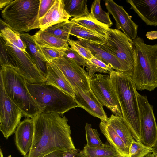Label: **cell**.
Masks as SVG:
<instances>
[{
    "mask_svg": "<svg viewBox=\"0 0 157 157\" xmlns=\"http://www.w3.org/2000/svg\"><path fill=\"white\" fill-rule=\"evenodd\" d=\"M32 118L34 132L27 157H43L55 151L76 149L68 120L65 116L41 112Z\"/></svg>",
    "mask_w": 157,
    "mask_h": 157,
    "instance_id": "obj_1",
    "label": "cell"
},
{
    "mask_svg": "<svg viewBox=\"0 0 157 157\" xmlns=\"http://www.w3.org/2000/svg\"><path fill=\"white\" fill-rule=\"evenodd\" d=\"M109 75L119 103L122 117L135 140L141 142L136 86L129 75L114 70Z\"/></svg>",
    "mask_w": 157,
    "mask_h": 157,
    "instance_id": "obj_2",
    "label": "cell"
},
{
    "mask_svg": "<svg viewBox=\"0 0 157 157\" xmlns=\"http://www.w3.org/2000/svg\"><path fill=\"white\" fill-rule=\"evenodd\" d=\"M133 41L135 63L132 78L137 90L151 91L157 87V44H147L138 36Z\"/></svg>",
    "mask_w": 157,
    "mask_h": 157,
    "instance_id": "obj_3",
    "label": "cell"
},
{
    "mask_svg": "<svg viewBox=\"0 0 157 157\" xmlns=\"http://www.w3.org/2000/svg\"><path fill=\"white\" fill-rule=\"evenodd\" d=\"M0 78L7 95L21 109L23 116L32 118L43 112V109L29 92L26 80L14 68L1 67Z\"/></svg>",
    "mask_w": 157,
    "mask_h": 157,
    "instance_id": "obj_4",
    "label": "cell"
},
{
    "mask_svg": "<svg viewBox=\"0 0 157 157\" xmlns=\"http://www.w3.org/2000/svg\"><path fill=\"white\" fill-rule=\"evenodd\" d=\"M40 3V0H13L2 10L5 25L19 33L39 28Z\"/></svg>",
    "mask_w": 157,
    "mask_h": 157,
    "instance_id": "obj_5",
    "label": "cell"
},
{
    "mask_svg": "<svg viewBox=\"0 0 157 157\" xmlns=\"http://www.w3.org/2000/svg\"><path fill=\"white\" fill-rule=\"evenodd\" d=\"M27 85L34 99L43 109V112L62 115L72 109L79 107L73 97L53 85L27 82Z\"/></svg>",
    "mask_w": 157,
    "mask_h": 157,
    "instance_id": "obj_6",
    "label": "cell"
},
{
    "mask_svg": "<svg viewBox=\"0 0 157 157\" xmlns=\"http://www.w3.org/2000/svg\"><path fill=\"white\" fill-rule=\"evenodd\" d=\"M98 44L115 56L123 67L127 74L132 75L134 67V47L133 40L123 32L109 28L104 42Z\"/></svg>",
    "mask_w": 157,
    "mask_h": 157,
    "instance_id": "obj_7",
    "label": "cell"
},
{
    "mask_svg": "<svg viewBox=\"0 0 157 157\" xmlns=\"http://www.w3.org/2000/svg\"><path fill=\"white\" fill-rule=\"evenodd\" d=\"M5 43L12 67L28 83L35 84L45 83L46 78L28 52L21 51L9 42Z\"/></svg>",
    "mask_w": 157,
    "mask_h": 157,
    "instance_id": "obj_8",
    "label": "cell"
},
{
    "mask_svg": "<svg viewBox=\"0 0 157 157\" xmlns=\"http://www.w3.org/2000/svg\"><path fill=\"white\" fill-rule=\"evenodd\" d=\"M90 89L100 103L113 114L122 117L119 103L109 75L94 74L90 79Z\"/></svg>",
    "mask_w": 157,
    "mask_h": 157,
    "instance_id": "obj_9",
    "label": "cell"
},
{
    "mask_svg": "<svg viewBox=\"0 0 157 157\" xmlns=\"http://www.w3.org/2000/svg\"><path fill=\"white\" fill-rule=\"evenodd\" d=\"M23 116L21 111L7 95L0 78V130L6 139L15 133Z\"/></svg>",
    "mask_w": 157,
    "mask_h": 157,
    "instance_id": "obj_10",
    "label": "cell"
},
{
    "mask_svg": "<svg viewBox=\"0 0 157 157\" xmlns=\"http://www.w3.org/2000/svg\"><path fill=\"white\" fill-rule=\"evenodd\" d=\"M139 111L141 142L146 146L153 147L157 144V124L153 106L146 96L136 92Z\"/></svg>",
    "mask_w": 157,
    "mask_h": 157,
    "instance_id": "obj_11",
    "label": "cell"
},
{
    "mask_svg": "<svg viewBox=\"0 0 157 157\" xmlns=\"http://www.w3.org/2000/svg\"><path fill=\"white\" fill-rule=\"evenodd\" d=\"M49 62L54 63L61 70L74 91L80 90L86 93L91 90L87 72L75 61L63 57Z\"/></svg>",
    "mask_w": 157,
    "mask_h": 157,
    "instance_id": "obj_12",
    "label": "cell"
},
{
    "mask_svg": "<svg viewBox=\"0 0 157 157\" xmlns=\"http://www.w3.org/2000/svg\"><path fill=\"white\" fill-rule=\"evenodd\" d=\"M105 5L108 12L115 20L117 29H121L130 39L133 40L137 37L138 25L132 19L123 7L113 0H105Z\"/></svg>",
    "mask_w": 157,
    "mask_h": 157,
    "instance_id": "obj_13",
    "label": "cell"
},
{
    "mask_svg": "<svg viewBox=\"0 0 157 157\" xmlns=\"http://www.w3.org/2000/svg\"><path fill=\"white\" fill-rule=\"evenodd\" d=\"M34 132L33 121L32 118H29L21 122L15 130V144L23 157H27L31 149Z\"/></svg>",
    "mask_w": 157,
    "mask_h": 157,
    "instance_id": "obj_14",
    "label": "cell"
},
{
    "mask_svg": "<svg viewBox=\"0 0 157 157\" xmlns=\"http://www.w3.org/2000/svg\"><path fill=\"white\" fill-rule=\"evenodd\" d=\"M74 98L76 103L81 107L94 117L101 121H105L108 118L103 106L99 102L92 92L85 93L80 90L74 91Z\"/></svg>",
    "mask_w": 157,
    "mask_h": 157,
    "instance_id": "obj_15",
    "label": "cell"
},
{
    "mask_svg": "<svg viewBox=\"0 0 157 157\" xmlns=\"http://www.w3.org/2000/svg\"><path fill=\"white\" fill-rule=\"evenodd\" d=\"M126 2L147 25H157V0H127Z\"/></svg>",
    "mask_w": 157,
    "mask_h": 157,
    "instance_id": "obj_16",
    "label": "cell"
},
{
    "mask_svg": "<svg viewBox=\"0 0 157 157\" xmlns=\"http://www.w3.org/2000/svg\"><path fill=\"white\" fill-rule=\"evenodd\" d=\"M71 17L64 8L63 0H56L45 15L39 21V28L44 30L57 24L68 21Z\"/></svg>",
    "mask_w": 157,
    "mask_h": 157,
    "instance_id": "obj_17",
    "label": "cell"
},
{
    "mask_svg": "<svg viewBox=\"0 0 157 157\" xmlns=\"http://www.w3.org/2000/svg\"><path fill=\"white\" fill-rule=\"evenodd\" d=\"M78 39L81 44L88 48L94 56L106 64L110 65L115 71L126 74L123 67L118 59L100 46L97 43L81 39Z\"/></svg>",
    "mask_w": 157,
    "mask_h": 157,
    "instance_id": "obj_18",
    "label": "cell"
},
{
    "mask_svg": "<svg viewBox=\"0 0 157 157\" xmlns=\"http://www.w3.org/2000/svg\"><path fill=\"white\" fill-rule=\"evenodd\" d=\"M47 75L45 83L53 85L74 97L75 92L61 70L54 63L47 62Z\"/></svg>",
    "mask_w": 157,
    "mask_h": 157,
    "instance_id": "obj_19",
    "label": "cell"
},
{
    "mask_svg": "<svg viewBox=\"0 0 157 157\" xmlns=\"http://www.w3.org/2000/svg\"><path fill=\"white\" fill-rule=\"evenodd\" d=\"M99 127L110 145L121 157H129V148L106 120L101 121Z\"/></svg>",
    "mask_w": 157,
    "mask_h": 157,
    "instance_id": "obj_20",
    "label": "cell"
},
{
    "mask_svg": "<svg viewBox=\"0 0 157 157\" xmlns=\"http://www.w3.org/2000/svg\"><path fill=\"white\" fill-rule=\"evenodd\" d=\"M20 35L21 39L26 44V51L32 57L40 72L46 78L47 75V62H44L42 59L32 36L26 33H20Z\"/></svg>",
    "mask_w": 157,
    "mask_h": 157,
    "instance_id": "obj_21",
    "label": "cell"
},
{
    "mask_svg": "<svg viewBox=\"0 0 157 157\" xmlns=\"http://www.w3.org/2000/svg\"><path fill=\"white\" fill-rule=\"evenodd\" d=\"M32 38L36 45L40 47L66 48L69 46L67 41L41 29L32 35Z\"/></svg>",
    "mask_w": 157,
    "mask_h": 157,
    "instance_id": "obj_22",
    "label": "cell"
},
{
    "mask_svg": "<svg viewBox=\"0 0 157 157\" xmlns=\"http://www.w3.org/2000/svg\"><path fill=\"white\" fill-rule=\"evenodd\" d=\"M106 121L129 148L132 142L135 140L122 117L113 114Z\"/></svg>",
    "mask_w": 157,
    "mask_h": 157,
    "instance_id": "obj_23",
    "label": "cell"
},
{
    "mask_svg": "<svg viewBox=\"0 0 157 157\" xmlns=\"http://www.w3.org/2000/svg\"><path fill=\"white\" fill-rule=\"evenodd\" d=\"M71 20L86 29L91 30L105 38L110 28L109 26L98 21L91 14L78 18H71Z\"/></svg>",
    "mask_w": 157,
    "mask_h": 157,
    "instance_id": "obj_24",
    "label": "cell"
},
{
    "mask_svg": "<svg viewBox=\"0 0 157 157\" xmlns=\"http://www.w3.org/2000/svg\"><path fill=\"white\" fill-rule=\"evenodd\" d=\"M64 9L71 17L78 18L86 16L90 13L86 0H63Z\"/></svg>",
    "mask_w": 157,
    "mask_h": 157,
    "instance_id": "obj_25",
    "label": "cell"
},
{
    "mask_svg": "<svg viewBox=\"0 0 157 157\" xmlns=\"http://www.w3.org/2000/svg\"><path fill=\"white\" fill-rule=\"evenodd\" d=\"M71 21L72 22V25L70 35L75 36L78 39L97 43H102L104 42L105 37L104 36Z\"/></svg>",
    "mask_w": 157,
    "mask_h": 157,
    "instance_id": "obj_26",
    "label": "cell"
},
{
    "mask_svg": "<svg viewBox=\"0 0 157 157\" xmlns=\"http://www.w3.org/2000/svg\"><path fill=\"white\" fill-rule=\"evenodd\" d=\"M86 157H122L107 143L105 146L92 147L86 144L83 150Z\"/></svg>",
    "mask_w": 157,
    "mask_h": 157,
    "instance_id": "obj_27",
    "label": "cell"
},
{
    "mask_svg": "<svg viewBox=\"0 0 157 157\" xmlns=\"http://www.w3.org/2000/svg\"><path fill=\"white\" fill-rule=\"evenodd\" d=\"M0 36L5 42L12 44L24 52H26V44L21 39L20 33L6 26L1 29Z\"/></svg>",
    "mask_w": 157,
    "mask_h": 157,
    "instance_id": "obj_28",
    "label": "cell"
},
{
    "mask_svg": "<svg viewBox=\"0 0 157 157\" xmlns=\"http://www.w3.org/2000/svg\"><path fill=\"white\" fill-rule=\"evenodd\" d=\"M86 70L90 79L96 72L110 74V73L114 70L111 66L106 64L94 56L90 60H86Z\"/></svg>",
    "mask_w": 157,
    "mask_h": 157,
    "instance_id": "obj_29",
    "label": "cell"
},
{
    "mask_svg": "<svg viewBox=\"0 0 157 157\" xmlns=\"http://www.w3.org/2000/svg\"><path fill=\"white\" fill-rule=\"evenodd\" d=\"M72 22L70 20L59 23L44 30L47 33L67 41L70 39Z\"/></svg>",
    "mask_w": 157,
    "mask_h": 157,
    "instance_id": "obj_30",
    "label": "cell"
},
{
    "mask_svg": "<svg viewBox=\"0 0 157 157\" xmlns=\"http://www.w3.org/2000/svg\"><path fill=\"white\" fill-rule=\"evenodd\" d=\"M100 2V0H96L93 2L91 6L90 13L98 21L110 28L113 23L109 17V13L104 11L102 9Z\"/></svg>",
    "mask_w": 157,
    "mask_h": 157,
    "instance_id": "obj_31",
    "label": "cell"
},
{
    "mask_svg": "<svg viewBox=\"0 0 157 157\" xmlns=\"http://www.w3.org/2000/svg\"><path fill=\"white\" fill-rule=\"evenodd\" d=\"M37 46L41 58L45 62H49L53 59L63 57L66 48Z\"/></svg>",
    "mask_w": 157,
    "mask_h": 157,
    "instance_id": "obj_32",
    "label": "cell"
},
{
    "mask_svg": "<svg viewBox=\"0 0 157 157\" xmlns=\"http://www.w3.org/2000/svg\"><path fill=\"white\" fill-rule=\"evenodd\" d=\"M87 145L92 147H99L105 146L99 137L97 130L92 128L91 125L86 123L85 126Z\"/></svg>",
    "mask_w": 157,
    "mask_h": 157,
    "instance_id": "obj_33",
    "label": "cell"
},
{
    "mask_svg": "<svg viewBox=\"0 0 157 157\" xmlns=\"http://www.w3.org/2000/svg\"><path fill=\"white\" fill-rule=\"evenodd\" d=\"M152 152L153 148L148 147L134 140L129 147V157H144Z\"/></svg>",
    "mask_w": 157,
    "mask_h": 157,
    "instance_id": "obj_34",
    "label": "cell"
},
{
    "mask_svg": "<svg viewBox=\"0 0 157 157\" xmlns=\"http://www.w3.org/2000/svg\"><path fill=\"white\" fill-rule=\"evenodd\" d=\"M43 157H86L83 150L78 149L53 151Z\"/></svg>",
    "mask_w": 157,
    "mask_h": 157,
    "instance_id": "obj_35",
    "label": "cell"
},
{
    "mask_svg": "<svg viewBox=\"0 0 157 157\" xmlns=\"http://www.w3.org/2000/svg\"><path fill=\"white\" fill-rule=\"evenodd\" d=\"M67 42L71 48L86 60H90L94 56L91 51L81 44L79 40H74L70 39L67 41Z\"/></svg>",
    "mask_w": 157,
    "mask_h": 157,
    "instance_id": "obj_36",
    "label": "cell"
},
{
    "mask_svg": "<svg viewBox=\"0 0 157 157\" xmlns=\"http://www.w3.org/2000/svg\"><path fill=\"white\" fill-rule=\"evenodd\" d=\"M63 57L73 60L83 68L86 66V60L69 46L65 49Z\"/></svg>",
    "mask_w": 157,
    "mask_h": 157,
    "instance_id": "obj_37",
    "label": "cell"
},
{
    "mask_svg": "<svg viewBox=\"0 0 157 157\" xmlns=\"http://www.w3.org/2000/svg\"><path fill=\"white\" fill-rule=\"evenodd\" d=\"M56 1V0H40L38 15V20L39 22L45 15Z\"/></svg>",
    "mask_w": 157,
    "mask_h": 157,
    "instance_id": "obj_38",
    "label": "cell"
},
{
    "mask_svg": "<svg viewBox=\"0 0 157 157\" xmlns=\"http://www.w3.org/2000/svg\"><path fill=\"white\" fill-rule=\"evenodd\" d=\"M0 63L1 67L6 66L12 67L10 58L6 50L5 42L1 37Z\"/></svg>",
    "mask_w": 157,
    "mask_h": 157,
    "instance_id": "obj_39",
    "label": "cell"
},
{
    "mask_svg": "<svg viewBox=\"0 0 157 157\" xmlns=\"http://www.w3.org/2000/svg\"><path fill=\"white\" fill-rule=\"evenodd\" d=\"M13 0H0V9L4 8L7 5L10 3Z\"/></svg>",
    "mask_w": 157,
    "mask_h": 157,
    "instance_id": "obj_40",
    "label": "cell"
},
{
    "mask_svg": "<svg viewBox=\"0 0 157 157\" xmlns=\"http://www.w3.org/2000/svg\"><path fill=\"white\" fill-rule=\"evenodd\" d=\"M153 152L149 153L144 156V157H156L157 155V151L156 148L153 147Z\"/></svg>",
    "mask_w": 157,
    "mask_h": 157,
    "instance_id": "obj_41",
    "label": "cell"
},
{
    "mask_svg": "<svg viewBox=\"0 0 157 157\" xmlns=\"http://www.w3.org/2000/svg\"><path fill=\"white\" fill-rule=\"evenodd\" d=\"M0 157H3V153L1 149H0Z\"/></svg>",
    "mask_w": 157,
    "mask_h": 157,
    "instance_id": "obj_42",
    "label": "cell"
},
{
    "mask_svg": "<svg viewBox=\"0 0 157 157\" xmlns=\"http://www.w3.org/2000/svg\"><path fill=\"white\" fill-rule=\"evenodd\" d=\"M154 147L156 148L157 151V144ZM156 157H157V155Z\"/></svg>",
    "mask_w": 157,
    "mask_h": 157,
    "instance_id": "obj_43",
    "label": "cell"
}]
</instances>
